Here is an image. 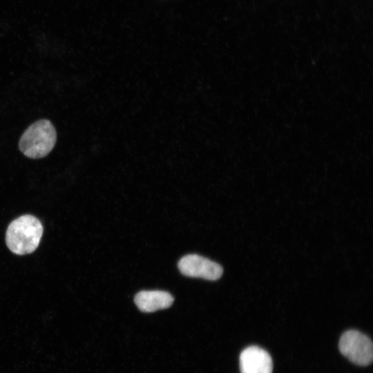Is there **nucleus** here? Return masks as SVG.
I'll return each mask as SVG.
<instances>
[{"instance_id": "f257e3e1", "label": "nucleus", "mask_w": 373, "mask_h": 373, "mask_svg": "<svg viewBox=\"0 0 373 373\" xmlns=\"http://www.w3.org/2000/svg\"><path fill=\"white\" fill-rule=\"evenodd\" d=\"M43 233V227L36 217L21 216L10 222L6 234L10 250L17 255L33 252L38 247Z\"/></svg>"}, {"instance_id": "39448f33", "label": "nucleus", "mask_w": 373, "mask_h": 373, "mask_svg": "<svg viewBox=\"0 0 373 373\" xmlns=\"http://www.w3.org/2000/svg\"><path fill=\"white\" fill-rule=\"evenodd\" d=\"M241 373H272V360L267 352L258 346H249L240 355Z\"/></svg>"}, {"instance_id": "20e7f679", "label": "nucleus", "mask_w": 373, "mask_h": 373, "mask_svg": "<svg viewBox=\"0 0 373 373\" xmlns=\"http://www.w3.org/2000/svg\"><path fill=\"white\" fill-rule=\"evenodd\" d=\"M178 268L184 276L209 280H218L222 274L220 265L196 254L182 257L178 262Z\"/></svg>"}, {"instance_id": "7ed1b4c3", "label": "nucleus", "mask_w": 373, "mask_h": 373, "mask_svg": "<svg viewBox=\"0 0 373 373\" xmlns=\"http://www.w3.org/2000/svg\"><path fill=\"white\" fill-rule=\"evenodd\" d=\"M339 350L352 363L366 366L373 358V347L370 338L356 330L344 332L339 341Z\"/></svg>"}, {"instance_id": "f03ea898", "label": "nucleus", "mask_w": 373, "mask_h": 373, "mask_svg": "<svg viewBox=\"0 0 373 373\" xmlns=\"http://www.w3.org/2000/svg\"><path fill=\"white\" fill-rule=\"evenodd\" d=\"M57 141V132L47 119L31 124L21 135L19 147L21 152L31 159L42 158L52 150Z\"/></svg>"}, {"instance_id": "423d86ee", "label": "nucleus", "mask_w": 373, "mask_h": 373, "mask_svg": "<svg viewBox=\"0 0 373 373\" xmlns=\"http://www.w3.org/2000/svg\"><path fill=\"white\" fill-rule=\"evenodd\" d=\"M173 297L168 292L160 290L141 291L135 296V303L144 312H153L169 307Z\"/></svg>"}]
</instances>
